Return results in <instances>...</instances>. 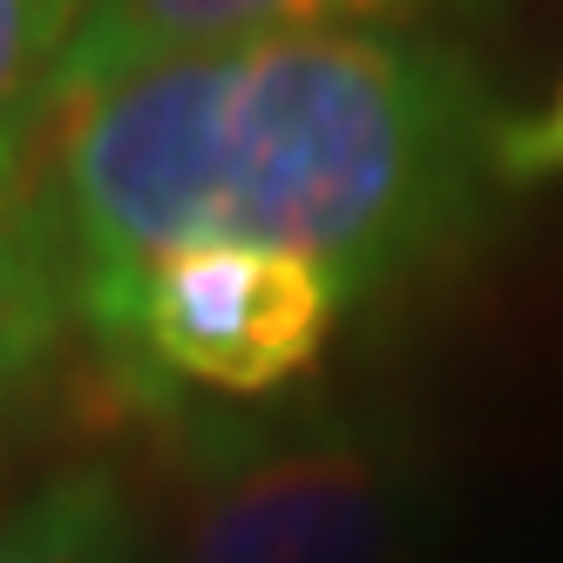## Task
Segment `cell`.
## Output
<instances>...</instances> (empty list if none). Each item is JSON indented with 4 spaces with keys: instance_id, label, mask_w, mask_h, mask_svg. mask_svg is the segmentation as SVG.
I'll list each match as a JSON object with an SVG mask.
<instances>
[{
    "instance_id": "8",
    "label": "cell",
    "mask_w": 563,
    "mask_h": 563,
    "mask_svg": "<svg viewBox=\"0 0 563 563\" xmlns=\"http://www.w3.org/2000/svg\"><path fill=\"white\" fill-rule=\"evenodd\" d=\"M503 177H509V190L563 177V82L550 89L543 109H509V123H503Z\"/></svg>"
},
{
    "instance_id": "5",
    "label": "cell",
    "mask_w": 563,
    "mask_h": 563,
    "mask_svg": "<svg viewBox=\"0 0 563 563\" xmlns=\"http://www.w3.org/2000/svg\"><path fill=\"white\" fill-rule=\"evenodd\" d=\"M68 333V272L42 218V197H34V177L0 184V428L48 387Z\"/></svg>"
},
{
    "instance_id": "4",
    "label": "cell",
    "mask_w": 563,
    "mask_h": 563,
    "mask_svg": "<svg viewBox=\"0 0 563 563\" xmlns=\"http://www.w3.org/2000/svg\"><path fill=\"white\" fill-rule=\"evenodd\" d=\"M509 0H89L68 48L62 102L102 89L130 68L205 55L238 42H292V34H428L462 42L496 21Z\"/></svg>"
},
{
    "instance_id": "6",
    "label": "cell",
    "mask_w": 563,
    "mask_h": 563,
    "mask_svg": "<svg viewBox=\"0 0 563 563\" xmlns=\"http://www.w3.org/2000/svg\"><path fill=\"white\" fill-rule=\"evenodd\" d=\"M0 563H150L136 489L102 462H75L0 503Z\"/></svg>"
},
{
    "instance_id": "3",
    "label": "cell",
    "mask_w": 563,
    "mask_h": 563,
    "mask_svg": "<svg viewBox=\"0 0 563 563\" xmlns=\"http://www.w3.org/2000/svg\"><path fill=\"white\" fill-rule=\"evenodd\" d=\"M346 286L286 252L184 245L150 258L82 340L102 374L156 408H272L286 400L346 327Z\"/></svg>"
},
{
    "instance_id": "2",
    "label": "cell",
    "mask_w": 563,
    "mask_h": 563,
    "mask_svg": "<svg viewBox=\"0 0 563 563\" xmlns=\"http://www.w3.org/2000/svg\"><path fill=\"white\" fill-rule=\"evenodd\" d=\"M150 563H400L428 475L400 421L346 400L156 408Z\"/></svg>"
},
{
    "instance_id": "7",
    "label": "cell",
    "mask_w": 563,
    "mask_h": 563,
    "mask_svg": "<svg viewBox=\"0 0 563 563\" xmlns=\"http://www.w3.org/2000/svg\"><path fill=\"white\" fill-rule=\"evenodd\" d=\"M89 0H0V184H27L55 130Z\"/></svg>"
},
{
    "instance_id": "1",
    "label": "cell",
    "mask_w": 563,
    "mask_h": 563,
    "mask_svg": "<svg viewBox=\"0 0 563 563\" xmlns=\"http://www.w3.org/2000/svg\"><path fill=\"white\" fill-rule=\"evenodd\" d=\"M509 102L468 42L292 34L170 55L55 109L34 197L75 333L184 245L333 272L353 312L468 258L509 205Z\"/></svg>"
}]
</instances>
